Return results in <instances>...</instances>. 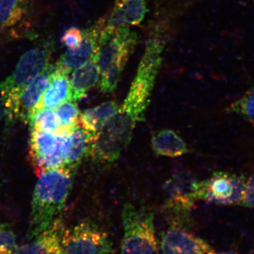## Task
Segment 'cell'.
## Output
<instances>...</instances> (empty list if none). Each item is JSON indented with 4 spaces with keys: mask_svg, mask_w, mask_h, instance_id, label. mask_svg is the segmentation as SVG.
Listing matches in <instances>:
<instances>
[{
    "mask_svg": "<svg viewBox=\"0 0 254 254\" xmlns=\"http://www.w3.org/2000/svg\"><path fill=\"white\" fill-rule=\"evenodd\" d=\"M92 143L88 133L81 127H76L68 133L67 155L64 167L73 173L83 159L89 157Z\"/></svg>",
    "mask_w": 254,
    "mask_h": 254,
    "instance_id": "cell-18",
    "label": "cell"
},
{
    "mask_svg": "<svg viewBox=\"0 0 254 254\" xmlns=\"http://www.w3.org/2000/svg\"><path fill=\"white\" fill-rule=\"evenodd\" d=\"M64 228L59 218L31 242L16 247L14 254H60V240Z\"/></svg>",
    "mask_w": 254,
    "mask_h": 254,
    "instance_id": "cell-14",
    "label": "cell"
},
{
    "mask_svg": "<svg viewBox=\"0 0 254 254\" xmlns=\"http://www.w3.org/2000/svg\"><path fill=\"white\" fill-rule=\"evenodd\" d=\"M120 105L115 100L105 102L80 114L78 125L94 141L95 137L118 111Z\"/></svg>",
    "mask_w": 254,
    "mask_h": 254,
    "instance_id": "cell-16",
    "label": "cell"
},
{
    "mask_svg": "<svg viewBox=\"0 0 254 254\" xmlns=\"http://www.w3.org/2000/svg\"><path fill=\"white\" fill-rule=\"evenodd\" d=\"M100 68L96 54L89 61L75 69L70 80L71 98L73 101H79L86 96L100 81Z\"/></svg>",
    "mask_w": 254,
    "mask_h": 254,
    "instance_id": "cell-15",
    "label": "cell"
},
{
    "mask_svg": "<svg viewBox=\"0 0 254 254\" xmlns=\"http://www.w3.org/2000/svg\"><path fill=\"white\" fill-rule=\"evenodd\" d=\"M4 115V106H3L2 101H1V97H0V122H1Z\"/></svg>",
    "mask_w": 254,
    "mask_h": 254,
    "instance_id": "cell-28",
    "label": "cell"
},
{
    "mask_svg": "<svg viewBox=\"0 0 254 254\" xmlns=\"http://www.w3.org/2000/svg\"><path fill=\"white\" fill-rule=\"evenodd\" d=\"M54 70V65L50 64L27 88H25L18 100L15 113V121L28 124L45 90L49 85Z\"/></svg>",
    "mask_w": 254,
    "mask_h": 254,
    "instance_id": "cell-12",
    "label": "cell"
},
{
    "mask_svg": "<svg viewBox=\"0 0 254 254\" xmlns=\"http://www.w3.org/2000/svg\"><path fill=\"white\" fill-rule=\"evenodd\" d=\"M122 220L124 235L121 254H160L153 212L127 203Z\"/></svg>",
    "mask_w": 254,
    "mask_h": 254,
    "instance_id": "cell-5",
    "label": "cell"
},
{
    "mask_svg": "<svg viewBox=\"0 0 254 254\" xmlns=\"http://www.w3.org/2000/svg\"><path fill=\"white\" fill-rule=\"evenodd\" d=\"M202 182L187 171L174 174L164 184L165 208L177 215H187L200 200Z\"/></svg>",
    "mask_w": 254,
    "mask_h": 254,
    "instance_id": "cell-8",
    "label": "cell"
},
{
    "mask_svg": "<svg viewBox=\"0 0 254 254\" xmlns=\"http://www.w3.org/2000/svg\"><path fill=\"white\" fill-rule=\"evenodd\" d=\"M151 146L155 154L176 158L188 153L186 142L172 129H162L153 133Z\"/></svg>",
    "mask_w": 254,
    "mask_h": 254,
    "instance_id": "cell-19",
    "label": "cell"
},
{
    "mask_svg": "<svg viewBox=\"0 0 254 254\" xmlns=\"http://www.w3.org/2000/svg\"><path fill=\"white\" fill-rule=\"evenodd\" d=\"M137 43L138 36L129 27H105L96 53L102 93L115 91Z\"/></svg>",
    "mask_w": 254,
    "mask_h": 254,
    "instance_id": "cell-3",
    "label": "cell"
},
{
    "mask_svg": "<svg viewBox=\"0 0 254 254\" xmlns=\"http://www.w3.org/2000/svg\"><path fill=\"white\" fill-rule=\"evenodd\" d=\"M160 254H215L209 244L188 231L181 220H174L163 232Z\"/></svg>",
    "mask_w": 254,
    "mask_h": 254,
    "instance_id": "cell-10",
    "label": "cell"
},
{
    "mask_svg": "<svg viewBox=\"0 0 254 254\" xmlns=\"http://www.w3.org/2000/svg\"><path fill=\"white\" fill-rule=\"evenodd\" d=\"M28 125L31 128L59 133V123L56 113L53 109H41L34 112L30 118Z\"/></svg>",
    "mask_w": 254,
    "mask_h": 254,
    "instance_id": "cell-22",
    "label": "cell"
},
{
    "mask_svg": "<svg viewBox=\"0 0 254 254\" xmlns=\"http://www.w3.org/2000/svg\"><path fill=\"white\" fill-rule=\"evenodd\" d=\"M234 254L227 253V252H225V253H220V254Z\"/></svg>",
    "mask_w": 254,
    "mask_h": 254,
    "instance_id": "cell-29",
    "label": "cell"
},
{
    "mask_svg": "<svg viewBox=\"0 0 254 254\" xmlns=\"http://www.w3.org/2000/svg\"><path fill=\"white\" fill-rule=\"evenodd\" d=\"M28 12V0H0V32L14 31Z\"/></svg>",
    "mask_w": 254,
    "mask_h": 254,
    "instance_id": "cell-20",
    "label": "cell"
},
{
    "mask_svg": "<svg viewBox=\"0 0 254 254\" xmlns=\"http://www.w3.org/2000/svg\"><path fill=\"white\" fill-rule=\"evenodd\" d=\"M113 251L108 234L93 222L82 221L64 228L60 254H110Z\"/></svg>",
    "mask_w": 254,
    "mask_h": 254,
    "instance_id": "cell-7",
    "label": "cell"
},
{
    "mask_svg": "<svg viewBox=\"0 0 254 254\" xmlns=\"http://www.w3.org/2000/svg\"><path fill=\"white\" fill-rule=\"evenodd\" d=\"M240 205L250 208L254 207V173L247 180L245 195Z\"/></svg>",
    "mask_w": 254,
    "mask_h": 254,
    "instance_id": "cell-26",
    "label": "cell"
},
{
    "mask_svg": "<svg viewBox=\"0 0 254 254\" xmlns=\"http://www.w3.org/2000/svg\"><path fill=\"white\" fill-rule=\"evenodd\" d=\"M53 45L43 43L28 50L20 58L13 72L0 84V95L8 123L15 122L20 95L50 66Z\"/></svg>",
    "mask_w": 254,
    "mask_h": 254,
    "instance_id": "cell-4",
    "label": "cell"
},
{
    "mask_svg": "<svg viewBox=\"0 0 254 254\" xmlns=\"http://www.w3.org/2000/svg\"><path fill=\"white\" fill-rule=\"evenodd\" d=\"M147 12L146 0H115L105 27H130L140 24Z\"/></svg>",
    "mask_w": 254,
    "mask_h": 254,
    "instance_id": "cell-13",
    "label": "cell"
},
{
    "mask_svg": "<svg viewBox=\"0 0 254 254\" xmlns=\"http://www.w3.org/2000/svg\"><path fill=\"white\" fill-rule=\"evenodd\" d=\"M165 47V38L160 33L148 39L126 99L92 143L89 157L95 163H114L129 144L133 130L149 104Z\"/></svg>",
    "mask_w": 254,
    "mask_h": 254,
    "instance_id": "cell-1",
    "label": "cell"
},
{
    "mask_svg": "<svg viewBox=\"0 0 254 254\" xmlns=\"http://www.w3.org/2000/svg\"><path fill=\"white\" fill-rule=\"evenodd\" d=\"M247 180L243 175L215 172L208 180L202 182L200 200L218 205H240Z\"/></svg>",
    "mask_w": 254,
    "mask_h": 254,
    "instance_id": "cell-9",
    "label": "cell"
},
{
    "mask_svg": "<svg viewBox=\"0 0 254 254\" xmlns=\"http://www.w3.org/2000/svg\"><path fill=\"white\" fill-rule=\"evenodd\" d=\"M227 111V113L236 114L254 125V87L231 103Z\"/></svg>",
    "mask_w": 254,
    "mask_h": 254,
    "instance_id": "cell-23",
    "label": "cell"
},
{
    "mask_svg": "<svg viewBox=\"0 0 254 254\" xmlns=\"http://www.w3.org/2000/svg\"><path fill=\"white\" fill-rule=\"evenodd\" d=\"M68 75L55 68L49 85L45 90L34 112L41 109H54L64 102L70 100L71 85Z\"/></svg>",
    "mask_w": 254,
    "mask_h": 254,
    "instance_id": "cell-17",
    "label": "cell"
},
{
    "mask_svg": "<svg viewBox=\"0 0 254 254\" xmlns=\"http://www.w3.org/2000/svg\"><path fill=\"white\" fill-rule=\"evenodd\" d=\"M73 173L64 167L41 174L33 190L28 238L52 225L63 212L72 188Z\"/></svg>",
    "mask_w": 254,
    "mask_h": 254,
    "instance_id": "cell-2",
    "label": "cell"
},
{
    "mask_svg": "<svg viewBox=\"0 0 254 254\" xmlns=\"http://www.w3.org/2000/svg\"><path fill=\"white\" fill-rule=\"evenodd\" d=\"M68 144V133L59 134L31 128L28 160L35 173L39 176L48 170L64 167Z\"/></svg>",
    "mask_w": 254,
    "mask_h": 254,
    "instance_id": "cell-6",
    "label": "cell"
},
{
    "mask_svg": "<svg viewBox=\"0 0 254 254\" xmlns=\"http://www.w3.org/2000/svg\"><path fill=\"white\" fill-rule=\"evenodd\" d=\"M14 250L4 246H0V254H14Z\"/></svg>",
    "mask_w": 254,
    "mask_h": 254,
    "instance_id": "cell-27",
    "label": "cell"
},
{
    "mask_svg": "<svg viewBox=\"0 0 254 254\" xmlns=\"http://www.w3.org/2000/svg\"><path fill=\"white\" fill-rule=\"evenodd\" d=\"M105 24V18H100L95 24L83 30V41L80 46L76 49L68 50L64 53L55 64V69L69 74L89 61L98 51Z\"/></svg>",
    "mask_w": 254,
    "mask_h": 254,
    "instance_id": "cell-11",
    "label": "cell"
},
{
    "mask_svg": "<svg viewBox=\"0 0 254 254\" xmlns=\"http://www.w3.org/2000/svg\"><path fill=\"white\" fill-rule=\"evenodd\" d=\"M16 236L14 230L6 223H0V246L16 249Z\"/></svg>",
    "mask_w": 254,
    "mask_h": 254,
    "instance_id": "cell-25",
    "label": "cell"
},
{
    "mask_svg": "<svg viewBox=\"0 0 254 254\" xmlns=\"http://www.w3.org/2000/svg\"><path fill=\"white\" fill-rule=\"evenodd\" d=\"M62 43L68 50L77 48L83 41V31L76 27L68 28L62 37Z\"/></svg>",
    "mask_w": 254,
    "mask_h": 254,
    "instance_id": "cell-24",
    "label": "cell"
},
{
    "mask_svg": "<svg viewBox=\"0 0 254 254\" xmlns=\"http://www.w3.org/2000/svg\"><path fill=\"white\" fill-rule=\"evenodd\" d=\"M78 102L68 100L64 102L55 110L59 123V134H68L76 127L79 126L80 110Z\"/></svg>",
    "mask_w": 254,
    "mask_h": 254,
    "instance_id": "cell-21",
    "label": "cell"
}]
</instances>
